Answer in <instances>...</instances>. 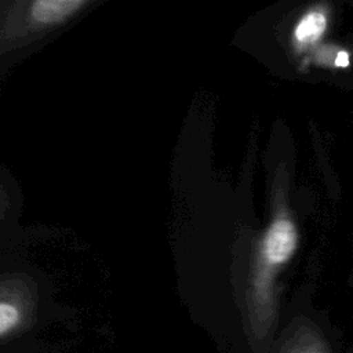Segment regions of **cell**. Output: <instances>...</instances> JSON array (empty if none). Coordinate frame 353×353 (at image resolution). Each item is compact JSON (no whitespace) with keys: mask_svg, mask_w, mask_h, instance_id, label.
<instances>
[{"mask_svg":"<svg viewBox=\"0 0 353 353\" xmlns=\"http://www.w3.org/2000/svg\"><path fill=\"white\" fill-rule=\"evenodd\" d=\"M296 229L288 219H277L265 234L261 256L265 269L285 262L296 248Z\"/></svg>","mask_w":353,"mask_h":353,"instance_id":"cell-1","label":"cell"},{"mask_svg":"<svg viewBox=\"0 0 353 353\" xmlns=\"http://www.w3.org/2000/svg\"><path fill=\"white\" fill-rule=\"evenodd\" d=\"M85 4L87 1L80 0H40L30 4V17L40 26H54L65 22Z\"/></svg>","mask_w":353,"mask_h":353,"instance_id":"cell-2","label":"cell"},{"mask_svg":"<svg viewBox=\"0 0 353 353\" xmlns=\"http://www.w3.org/2000/svg\"><path fill=\"white\" fill-rule=\"evenodd\" d=\"M327 28V17L321 11L307 12L295 26L294 37L299 46L305 47L317 41Z\"/></svg>","mask_w":353,"mask_h":353,"instance_id":"cell-3","label":"cell"},{"mask_svg":"<svg viewBox=\"0 0 353 353\" xmlns=\"http://www.w3.org/2000/svg\"><path fill=\"white\" fill-rule=\"evenodd\" d=\"M19 320H21L19 309L10 302L0 301V336L14 330L19 323Z\"/></svg>","mask_w":353,"mask_h":353,"instance_id":"cell-4","label":"cell"},{"mask_svg":"<svg viewBox=\"0 0 353 353\" xmlns=\"http://www.w3.org/2000/svg\"><path fill=\"white\" fill-rule=\"evenodd\" d=\"M335 65L339 68H346L349 65V55L346 52H339L335 58Z\"/></svg>","mask_w":353,"mask_h":353,"instance_id":"cell-5","label":"cell"},{"mask_svg":"<svg viewBox=\"0 0 353 353\" xmlns=\"http://www.w3.org/2000/svg\"><path fill=\"white\" fill-rule=\"evenodd\" d=\"M307 353H317V352H307Z\"/></svg>","mask_w":353,"mask_h":353,"instance_id":"cell-6","label":"cell"}]
</instances>
